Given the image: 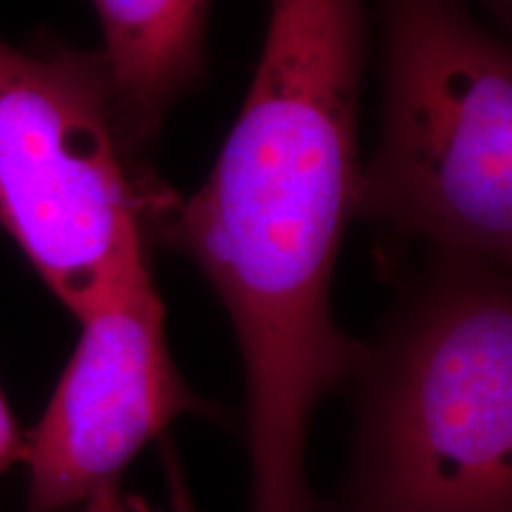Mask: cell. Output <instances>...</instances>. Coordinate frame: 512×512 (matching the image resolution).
Wrapping results in <instances>:
<instances>
[{
  "mask_svg": "<svg viewBox=\"0 0 512 512\" xmlns=\"http://www.w3.org/2000/svg\"><path fill=\"white\" fill-rule=\"evenodd\" d=\"M363 0H271L242 110L162 242L188 254L233 320L245 361L252 512H323L306 434L363 344L337 330L332 275L356 216Z\"/></svg>",
  "mask_w": 512,
  "mask_h": 512,
  "instance_id": "6da1fadb",
  "label": "cell"
},
{
  "mask_svg": "<svg viewBox=\"0 0 512 512\" xmlns=\"http://www.w3.org/2000/svg\"><path fill=\"white\" fill-rule=\"evenodd\" d=\"M356 382L339 512H512V297L505 266L432 254Z\"/></svg>",
  "mask_w": 512,
  "mask_h": 512,
  "instance_id": "7a4b0ae2",
  "label": "cell"
},
{
  "mask_svg": "<svg viewBox=\"0 0 512 512\" xmlns=\"http://www.w3.org/2000/svg\"><path fill=\"white\" fill-rule=\"evenodd\" d=\"M178 200L128 143L100 53L0 41V228L76 318L152 273Z\"/></svg>",
  "mask_w": 512,
  "mask_h": 512,
  "instance_id": "3957f363",
  "label": "cell"
},
{
  "mask_svg": "<svg viewBox=\"0 0 512 512\" xmlns=\"http://www.w3.org/2000/svg\"><path fill=\"white\" fill-rule=\"evenodd\" d=\"M382 131L356 216L430 254L510 264L512 55L465 0H377Z\"/></svg>",
  "mask_w": 512,
  "mask_h": 512,
  "instance_id": "277c9868",
  "label": "cell"
},
{
  "mask_svg": "<svg viewBox=\"0 0 512 512\" xmlns=\"http://www.w3.org/2000/svg\"><path fill=\"white\" fill-rule=\"evenodd\" d=\"M81 337L36 427L24 437L27 512H64L119 482L124 467L183 415H207L166 342L152 273L79 318Z\"/></svg>",
  "mask_w": 512,
  "mask_h": 512,
  "instance_id": "5b68a950",
  "label": "cell"
},
{
  "mask_svg": "<svg viewBox=\"0 0 512 512\" xmlns=\"http://www.w3.org/2000/svg\"><path fill=\"white\" fill-rule=\"evenodd\" d=\"M114 105L140 155L171 107L200 81L211 0H91Z\"/></svg>",
  "mask_w": 512,
  "mask_h": 512,
  "instance_id": "8992f818",
  "label": "cell"
},
{
  "mask_svg": "<svg viewBox=\"0 0 512 512\" xmlns=\"http://www.w3.org/2000/svg\"><path fill=\"white\" fill-rule=\"evenodd\" d=\"M81 512H150L145 508L143 501L138 498L126 496L121 491V479L119 482H110L100 486L93 496H88L83 501Z\"/></svg>",
  "mask_w": 512,
  "mask_h": 512,
  "instance_id": "52a82bcc",
  "label": "cell"
},
{
  "mask_svg": "<svg viewBox=\"0 0 512 512\" xmlns=\"http://www.w3.org/2000/svg\"><path fill=\"white\" fill-rule=\"evenodd\" d=\"M22 458L24 437L19 434L8 401H5L3 392H0V475L8 472L15 463H22Z\"/></svg>",
  "mask_w": 512,
  "mask_h": 512,
  "instance_id": "ba28073f",
  "label": "cell"
},
{
  "mask_svg": "<svg viewBox=\"0 0 512 512\" xmlns=\"http://www.w3.org/2000/svg\"><path fill=\"white\" fill-rule=\"evenodd\" d=\"M486 5H489V10L494 12V15L501 19H505V22H508L510 19V0H484Z\"/></svg>",
  "mask_w": 512,
  "mask_h": 512,
  "instance_id": "9c48e42d",
  "label": "cell"
}]
</instances>
